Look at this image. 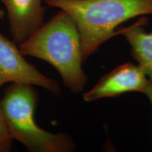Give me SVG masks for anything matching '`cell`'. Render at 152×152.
<instances>
[{"mask_svg": "<svg viewBox=\"0 0 152 152\" xmlns=\"http://www.w3.org/2000/svg\"><path fill=\"white\" fill-rule=\"evenodd\" d=\"M13 140L4 117L0 105V152H9L13 147Z\"/></svg>", "mask_w": 152, "mask_h": 152, "instance_id": "cell-8", "label": "cell"}, {"mask_svg": "<svg viewBox=\"0 0 152 152\" xmlns=\"http://www.w3.org/2000/svg\"><path fill=\"white\" fill-rule=\"evenodd\" d=\"M147 20L142 17L128 27L121 28L115 35L121 34L125 37L131 47L132 56L148 79L152 80V32L147 33L144 29Z\"/></svg>", "mask_w": 152, "mask_h": 152, "instance_id": "cell-7", "label": "cell"}, {"mask_svg": "<svg viewBox=\"0 0 152 152\" xmlns=\"http://www.w3.org/2000/svg\"><path fill=\"white\" fill-rule=\"evenodd\" d=\"M148 82L147 76L140 66L126 63L101 77L91 90L83 94V99L91 102L130 92L144 94Z\"/></svg>", "mask_w": 152, "mask_h": 152, "instance_id": "cell-5", "label": "cell"}, {"mask_svg": "<svg viewBox=\"0 0 152 152\" xmlns=\"http://www.w3.org/2000/svg\"><path fill=\"white\" fill-rule=\"evenodd\" d=\"M7 11L12 40L19 45L44 23L42 0H0Z\"/></svg>", "mask_w": 152, "mask_h": 152, "instance_id": "cell-6", "label": "cell"}, {"mask_svg": "<svg viewBox=\"0 0 152 152\" xmlns=\"http://www.w3.org/2000/svg\"><path fill=\"white\" fill-rule=\"evenodd\" d=\"M64 11L78 29L85 61L115 35L120 25L131 18L152 15V0H45Z\"/></svg>", "mask_w": 152, "mask_h": 152, "instance_id": "cell-2", "label": "cell"}, {"mask_svg": "<svg viewBox=\"0 0 152 152\" xmlns=\"http://www.w3.org/2000/svg\"><path fill=\"white\" fill-rule=\"evenodd\" d=\"M8 83L32 85L54 94L61 93L58 83L28 62L18 45L0 32V87Z\"/></svg>", "mask_w": 152, "mask_h": 152, "instance_id": "cell-4", "label": "cell"}, {"mask_svg": "<svg viewBox=\"0 0 152 152\" xmlns=\"http://www.w3.org/2000/svg\"><path fill=\"white\" fill-rule=\"evenodd\" d=\"M144 94L149 98L150 102H151V106H152V80H149L148 82L147 86L146 87V90L144 91Z\"/></svg>", "mask_w": 152, "mask_h": 152, "instance_id": "cell-9", "label": "cell"}, {"mask_svg": "<svg viewBox=\"0 0 152 152\" xmlns=\"http://www.w3.org/2000/svg\"><path fill=\"white\" fill-rule=\"evenodd\" d=\"M38 102L35 86L12 83L0 100L1 111L14 140L30 152H71L76 149L73 138L66 133H53L36 123Z\"/></svg>", "mask_w": 152, "mask_h": 152, "instance_id": "cell-3", "label": "cell"}, {"mask_svg": "<svg viewBox=\"0 0 152 152\" xmlns=\"http://www.w3.org/2000/svg\"><path fill=\"white\" fill-rule=\"evenodd\" d=\"M23 56L38 58L58 71L62 83L73 93L84 90L87 75L83 70L81 39L73 19L60 10L18 45Z\"/></svg>", "mask_w": 152, "mask_h": 152, "instance_id": "cell-1", "label": "cell"}]
</instances>
